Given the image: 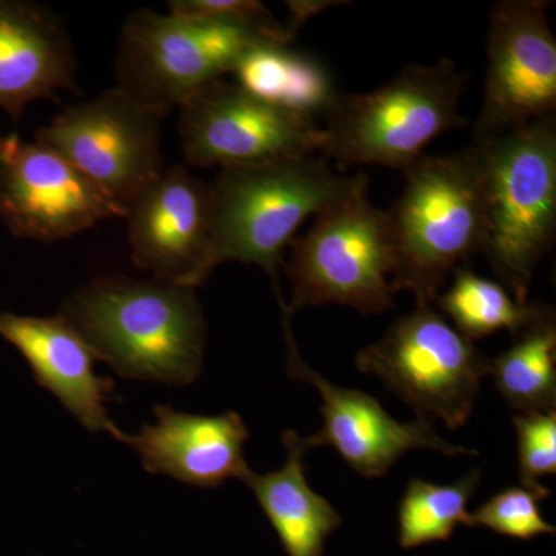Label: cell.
Listing matches in <instances>:
<instances>
[{
  "label": "cell",
  "instance_id": "6da1fadb",
  "mask_svg": "<svg viewBox=\"0 0 556 556\" xmlns=\"http://www.w3.org/2000/svg\"><path fill=\"white\" fill-rule=\"evenodd\" d=\"M61 316L123 378L189 386L203 368L206 321L193 289L101 277L75 292Z\"/></svg>",
  "mask_w": 556,
  "mask_h": 556
},
{
  "label": "cell",
  "instance_id": "7a4b0ae2",
  "mask_svg": "<svg viewBox=\"0 0 556 556\" xmlns=\"http://www.w3.org/2000/svg\"><path fill=\"white\" fill-rule=\"evenodd\" d=\"M468 152L481 186V252L500 283L529 303L556 236L555 116L477 141Z\"/></svg>",
  "mask_w": 556,
  "mask_h": 556
},
{
  "label": "cell",
  "instance_id": "3957f363",
  "mask_svg": "<svg viewBox=\"0 0 556 556\" xmlns=\"http://www.w3.org/2000/svg\"><path fill=\"white\" fill-rule=\"evenodd\" d=\"M368 182L342 177L316 155L219 169L211 185L207 268L257 265L277 283L285 249L300 226Z\"/></svg>",
  "mask_w": 556,
  "mask_h": 556
},
{
  "label": "cell",
  "instance_id": "277c9868",
  "mask_svg": "<svg viewBox=\"0 0 556 556\" xmlns=\"http://www.w3.org/2000/svg\"><path fill=\"white\" fill-rule=\"evenodd\" d=\"M467 76L452 61L408 65L379 89L338 94L328 110L324 159L339 166L405 172L445 131L464 126Z\"/></svg>",
  "mask_w": 556,
  "mask_h": 556
},
{
  "label": "cell",
  "instance_id": "5b68a950",
  "mask_svg": "<svg viewBox=\"0 0 556 556\" xmlns=\"http://www.w3.org/2000/svg\"><path fill=\"white\" fill-rule=\"evenodd\" d=\"M368 182L314 217L291 241L287 274L291 316L305 306L342 305L364 316L394 308L396 240L388 211L372 206Z\"/></svg>",
  "mask_w": 556,
  "mask_h": 556
},
{
  "label": "cell",
  "instance_id": "8992f818",
  "mask_svg": "<svg viewBox=\"0 0 556 556\" xmlns=\"http://www.w3.org/2000/svg\"><path fill=\"white\" fill-rule=\"evenodd\" d=\"M405 185L390 211L396 240L394 291L416 305H433L450 274L482 247V200L470 152L427 156L404 172Z\"/></svg>",
  "mask_w": 556,
  "mask_h": 556
},
{
  "label": "cell",
  "instance_id": "52a82bcc",
  "mask_svg": "<svg viewBox=\"0 0 556 556\" xmlns=\"http://www.w3.org/2000/svg\"><path fill=\"white\" fill-rule=\"evenodd\" d=\"M356 365L382 380L417 419L441 420L452 430L466 426L479 387L490 376V361L433 305H416L399 318L358 353Z\"/></svg>",
  "mask_w": 556,
  "mask_h": 556
},
{
  "label": "cell",
  "instance_id": "ba28073f",
  "mask_svg": "<svg viewBox=\"0 0 556 556\" xmlns=\"http://www.w3.org/2000/svg\"><path fill=\"white\" fill-rule=\"evenodd\" d=\"M265 43L283 46L249 28L139 10L124 25L119 87L166 116L208 84L225 79L249 50Z\"/></svg>",
  "mask_w": 556,
  "mask_h": 556
},
{
  "label": "cell",
  "instance_id": "9c48e42d",
  "mask_svg": "<svg viewBox=\"0 0 556 556\" xmlns=\"http://www.w3.org/2000/svg\"><path fill=\"white\" fill-rule=\"evenodd\" d=\"M163 118L118 86L64 110L36 134V141L56 150L126 211L164 170Z\"/></svg>",
  "mask_w": 556,
  "mask_h": 556
},
{
  "label": "cell",
  "instance_id": "30bf717a",
  "mask_svg": "<svg viewBox=\"0 0 556 556\" xmlns=\"http://www.w3.org/2000/svg\"><path fill=\"white\" fill-rule=\"evenodd\" d=\"M179 110L182 153L201 169L311 156L324 148L317 121L273 108L225 79L208 84Z\"/></svg>",
  "mask_w": 556,
  "mask_h": 556
},
{
  "label": "cell",
  "instance_id": "8fae6325",
  "mask_svg": "<svg viewBox=\"0 0 556 556\" xmlns=\"http://www.w3.org/2000/svg\"><path fill=\"white\" fill-rule=\"evenodd\" d=\"M548 2L503 0L490 13L477 141L555 116L556 39Z\"/></svg>",
  "mask_w": 556,
  "mask_h": 556
},
{
  "label": "cell",
  "instance_id": "7c38bea8",
  "mask_svg": "<svg viewBox=\"0 0 556 556\" xmlns=\"http://www.w3.org/2000/svg\"><path fill=\"white\" fill-rule=\"evenodd\" d=\"M126 211L39 141L0 139V219L20 239L54 243Z\"/></svg>",
  "mask_w": 556,
  "mask_h": 556
},
{
  "label": "cell",
  "instance_id": "4fadbf2b",
  "mask_svg": "<svg viewBox=\"0 0 556 556\" xmlns=\"http://www.w3.org/2000/svg\"><path fill=\"white\" fill-rule=\"evenodd\" d=\"M281 325L288 351L289 378L317 388L324 426L305 438L308 448L332 447L362 478H382L405 453L431 450L445 456H477V450L452 444L422 419L402 422L386 412L378 399L361 390L334 386L300 356L292 334L291 314L283 306Z\"/></svg>",
  "mask_w": 556,
  "mask_h": 556
},
{
  "label": "cell",
  "instance_id": "5bb4252c",
  "mask_svg": "<svg viewBox=\"0 0 556 556\" xmlns=\"http://www.w3.org/2000/svg\"><path fill=\"white\" fill-rule=\"evenodd\" d=\"M211 185L182 166L161 172L126 207L131 260L155 278L195 289L207 268Z\"/></svg>",
  "mask_w": 556,
  "mask_h": 556
},
{
  "label": "cell",
  "instance_id": "9a60e30c",
  "mask_svg": "<svg viewBox=\"0 0 556 556\" xmlns=\"http://www.w3.org/2000/svg\"><path fill=\"white\" fill-rule=\"evenodd\" d=\"M156 424L121 442L138 453L142 467L185 484L215 489L251 471L244 457L249 430L239 413L190 415L159 405Z\"/></svg>",
  "mask_w": 556,
  "mask_h": 556
},
{
  "label": "cell",
  "instance_id": "2e32d148",
  "mask_svg": "<svg viewBox=\"0 0 556 556\" xmlns=\"http://www.w3.org/2000/svg\"><path fill=\"white\" fill-rule=\"evenodd\" d=\"M0 338L28 362L36 382L49 390L87 430L121 441L124 431L110 420L105 405L115 382L94 372L97 354L64 316L0 314Z\"/></svg>",
  "mask_w": 556,
  "mask_h": 556
},
{
  "label": "cell",
  "instance_id": "e0dca14e",
  "mask_svg": "<svg viewBox=\"0 0 556 556\" xmlns=\"http://www.w3.org/2000/svg\"><path fill=\"white\" fill-rule=\"evenodd\" d=\"M75 72L72 42L53 11L0 0V108L11 119L31 102L75 90Z\"/></svg>",
  "mask_w": 556,
  "mask_h": 556
},
{
  "label": "cell",
  "instance_id": "ac0fdd59",
  "mask_svg": "<svg viewBox=\"0 0 556 556\" xmlns=\"http://www.w3.org/2000/svg\"><path fill=\"white\" fill-rule=\"evenodd\" d=\"M287 460L276 471H249L243 482L257 497L288 556H324L325 544L342 527V517L327 497L318 495L306 478L305 438L295 431L281 434Z\"/></svg>",
  "mask_w": 556,
  "mask_h": 556
},
{
  "label": "cell",
  "instance_id": "d6986e66",
  "mask_svg": "<svg viewBox=\"0 0 556 556\" xmlns=\"http://www.w3.org/2000/svg\"><path fill=\"white\" fill-rule=\"evenodd\" d=\"M230 75L251 97L314 121L327 115L339 94L328 68L316 58L277 43L249 50Z\"/></svg>",
  "mask_w": 556,
  "mask_h": 556
},
{
  "label": "cell",
  "instance_id": "ffe728a7",
  "mask_svg": "<svg viewBox=\"0 0 556 556\" xmlns=\"http://www.w3.org/2000/svg\"><path fill=\"white\" fill-rule=\"evenodd\" d=\"M490 376L518 413L556 409L555 311L526 328L514 345L490 362Z\"/></svg>",
  "mask_w": 556,
  "mask_h": 556
},
{
  "label": "cell",
  "instance_id": "44dd1931",
  "mask_svg": "<svg viewBox=\"0 0 556 556\" xmlns=\"http://www.w3.org/2000/svg\"><path fill=\"white\" fill-rule=\"evenodd\" d=\"M453 274L452 287L439 294L434 303L471 342L500 331H508L515 339L530 325L554 313V308L541 303H519L500 281L479 276L468 266Z\"/></svg>",
  "mask_w": 556,
  "mask_h": 556
},
{
  "label": "cell",
  "instance_id": "7402d4cb",
  "mask_svg": "<svg viewBox=\"0 0 556 556\" xmlns=\"http://www.w3.org/2000/svg\"><path fill=\"white\" fill-rule=\"evenodd\" d=\"M481 482V471L473 470L452 484H433L415 478L408 482L399 504V544L416 548L448 541L457 526L470 522L468 503Z\"/></svg>",
  "mask_w": 556,
  "mask_h": 556
},
{
  "label": "cell",
  "instance_id": "603a6c76",
  "mask_svg": "<svg viewBox=\"0 0 556 556\" xmlns=\"http://www.w3.org/2000/svg\"><path fill=\"white\" fill-rule=\"evenodd\" d=\"M547 486L540 490L508 486L471 511L468 527H484L497 535L530 541L540 535H555L541 511V503L551 496Z\"/></svg>",
  "mask_w": 556,
  "mask_h": 556
},
{
  "label": "cell",
  "instance_id": "cb8c5ba5",
  "mask_svg": "<svg viewBox=\"0 0 556 556\" xmlns=\"http://www.w3.org/2000/svg\"><path fill=\"white\" fill-rule=\"evenodd\" d=\"M170 16L207 24L249 28L289 46L295 33L281 25L268 7L255 0H174L167 3Z\"/></svg>",
  "mask_w": 556,
  "mask_h": 556
},
{
  "label": "cell",
  "instance_id": "d4e9b609",
  "mask_svg": "<svg viewBox=\"0 0 556 556\" xmlns=\"http://www.w3.org/2000/svg\"><path fill=\"white\" fill-rule=\"evenodd\" d=\"M511 422L517 431L519 481L527 489H544L541 479L556 475V409L518 413Z\"/></svg>",
  "mask_w": 556,
  "mask_h": 556
}]
</instances>
